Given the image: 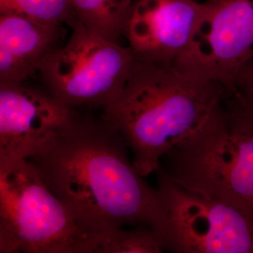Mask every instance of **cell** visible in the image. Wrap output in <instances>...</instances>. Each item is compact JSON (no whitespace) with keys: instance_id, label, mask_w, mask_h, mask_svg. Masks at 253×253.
Masks as SVG:
<instances>
[{"instance_id":"obj_5","label":"cell","mask_w":253,"mask_h":253,"mask_svg":"<svg viewBox=\"0 0 253 253\" xmlns=\"http://www.w3.org/2000/svg\"><path fill=\"white\" fill-rule=\"evenodd\" d=\"M63 46L49 54L39 74L45 90L72 108L104 109L126 86L135 62L129 46L100 36L79 20Z\"/></svg>"},{"instance_id":"obj_6","label":"cell","mask_w":253,"mask_h":253,"mask_svg":"<svg viewBox=\"0 0 253 253\" xmlns=\"http://www.w3.org/2000/svg\"><path fill=\"white\" fill-rule=\"evenodd\" d=\"M163 252L253 253V221L225 204L186 190L158 169Z\"/></svg>"},{"instance_id":"obj_7","label":"cell","mask_w":253,"mask_h":253,"mask_svg":"<svg viewBox=\"0 0 253 253\" xmlns=\"http://www.w3.org/2000/svg\"><path fill=\"white\" fill-rule=\"evenodd\" d=\"M252 60L253 0H207L190 43L174 67L229 91L237 73Z\"/></svg>"},{"instance_id":"obj_8","label":"cell","mask_w":253,"mask_h":253,"mask_svg":"<svg viewBox=\"0 0 253 253\" xmlns=\"http://www.w3.org/2000/svg\"><path fill=\"white\" fill-rule=\"evenodd\" d=\"M202 9L197 0H133L124 38L136 60L174 66L190 43Z\"/></svg>"},{"instance_id":"obj_12","label":"cell","mask_w":253,"mask_h":253,"mask_svg":"<svg viewBox=\"0 0 253 253\" xmlns=\"http://www.w3.org/2000/svg\"><path fill=\"white\" fill-rule=\"evenodd\" d=\"M163 247L150 227L116 228L89 235L86 253H160Z\"/></svg>"},{"instance_id":"obj_15","label":"cell","mask_w":253,"mask_h":253,"mask_svg":"<svg viewBox=\"0 0 253 253\" xmlns=\"http://www.w3.org/2000/svg\"><path fill=\"white\" fill-rule=\"evenodd\" d=\"M227 92L240 102L253 107V60L239 71L232 88Z\"/></svg>"},{"instance_id":"obj_9","label":"cell","mask_w":253,"mask_h":253,"mask_svg":"<svg viewBox=\"0 0 253 253\" xmlns=\"http://www.w3.org/2000/svg\"><path fill=\"white\" fill-rule=\"evenodd\" d=\"M78 112L47 91L0 84V159L27 160Z\"/></svg>"},{"instance_id":"obj_10","label":"cell","mask_w":253,"mask_h":253,"mask_svg":"<svg viewBox=\"0 0 253 253\" xmlns=\"http://www.w3.org/2000/svg\"><path fill=\"white\" fill-rule=\"evenodd\" d=\"M62 27L41 24L23 15L0 13V84H22L59 47Z\"/></svg>"},{"instance_id":"obj_11","label":"cell","mask_w":253,"mask_h":253,"mask_svg":"<svg viewBox=\"0 0 253 253\" xmlns=\"http://www.w3.org/2000/svg\"><path fill=\"white\" fill-rule=\"evenodd\" d=\"M77 20L100 36L120 42L133 0H72Z\"/></svg>"},{"instance_id":"obj_1","label":"cell","mask_w":253,"mask_h":253,"mask_svg":"<svg viewBox=\"0 0 253 253\" xmlns=\"http://www.w3.org/2000/svg\"><path fill=\"white\" fill-rule=\"evenodd\" d=\"M129 148L102 118L79 111L27 159L84 235L161 222L158 190L136 172Z\"/></svg>"},{"instance_id":"obj_2","label":"cell","mask_w":253,"mask_h":253,"mask_svg":"<svg viewBox=\"0 0 253 253\" xmlns=\"http://www.w3.org/2000/svg\"><path fill=\"white\" fill-rule=\"evenodd\" d=\"M226 88L183 73L135 60L121 95L100 118L116 128L143 177L156 172L164 155L190 136L220 103Z\"/></svg>"},{"instance_id":"obj_13","label":"cell","mask_w":253,"mask_h":253,"mask_svg":"<svg viewBox=\"0 0 253 253\" xmlns=\"http://www.w3.org/2000/svg\"><path fill=\"white\" fill-rule=\"evenodd\" d=\"M11 12L51 27L77 20L72 0H0V13Z\"/></svg>"},{"instance_id":"obj_3","label":"cell","mask_w":253,"mask_h":253,"mask_svg":"<svg viewBox=\"0 0 253 253\" xmlns=\"http://www.w3.org/2000/svg\"><path fill=\"white\" fill-rule=\"evenodd\" d=\"M222 101L164 155L158 169L182 188L219 201L253 221V131L230 125Z\"/></svg>"},{"instance_id":"obj_14","label":"cell","mask_w":253,"mask_h":253,"mask_svg":"<svg viewBox=\"0 0 253 253\" xmlns=\"http://www.w3.org/2000/svg\"><path fill=\"white\" fill-rule=\"evenodd\" d=\"M223 111L230 125L253 131V107L229 95L223 101Z\"/></svg>"},{"instance_id":"obj_4","label":"cell","mask_w":253,"mask_h":253,"mask_svg":"<svg viewBox=\"0 0 253 253\" xmlns=\"http://www.w3.org/2000/svg\"><path fill=\"white\" fill-rule=\"evenodd\" d=\"M87 236L25 159H0V253H86Z\"/></svg>"}]
</instances>
